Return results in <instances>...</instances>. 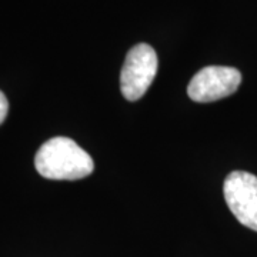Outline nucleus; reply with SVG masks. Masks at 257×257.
I'll return each mask as SVG.
<instances>
[{"instance_id": "5", "label": "nucleus", "mask_w": 257, "mask_h": 257, "mask_svg": "<svg viewBox=\"0 0 257 257\" xmlns=\"http://www.w3.org/2000/svg\"><path fill=\"white\" fill-rule=\"evenodd\" d=\"M8 111H9V101H8V97L5 96V93L0 90V124L6 119Z\"/></svg>"}, {"instance_id": "2", "label": "nucleus", "mask_w": 257, "mask_h": 257, "mask_svg": "<svg viewBox=\"0 0 257 257\" xmlns=\"http://www.w3.org/2000/svg\"><path fill=\"white\" fill-rule=\"evenodd\" d=\"M157 55L146 43L133 46L126 55L120 73V90L124 99L136 101L145 96L157 73Z\"/></svg>"}, {"instance_id": "3", "label": "nucleus", "mask_w": 257, "mask_h": 257, "mask_svg": "<svg viewBox=\"0 0 257 257\" xmlns=\"http://www.w3.org/2000/svg\"><path fill=\"white\" fill-rule=\"evenodd\" d=\"M241 73L234 67L207 66L193 76L189 83L187 94L193 101L211 103L220 100L239 89Z\"/></svg>"}, {"instance_id": "4", "label": "nucleus", "mask_w": 257, "mask_h": 257, "mask_svg": "<svg viewBox=\"0 0 257 257\" xmlns=\"http://www.w3.org/2000/svg\"><path fill=\"white\" fill-rule=\"evenodd\" d=\"M224 200L234 217L257 231V177L248 172H231L223 184Z\"/></svg>"}, {"instance_id": "1", "label": "nucleus", "mask_w": 257, "mask_h": 257, "mask_svg": "<svg viewBox=\"0 0 257 257\" xmlns=\"http://www.w3.org/2000/svg\"><path fill=\"white\" fill-rule=\"evenodd\" d=\"M35 166L39 175L50 180H79L94 170L92 156L69 138H53L37 150Z\"/></svg>"}]
</instances>
